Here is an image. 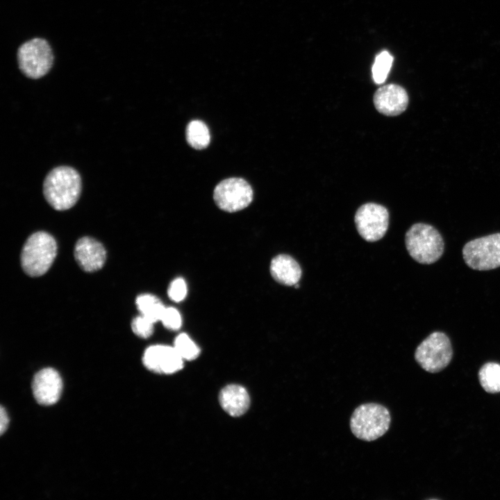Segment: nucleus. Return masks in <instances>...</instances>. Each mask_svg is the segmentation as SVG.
Here are the masks:
<instances>
[{"instance_id":"6ab92c4d","label":"nucleus","mask_w":500,"mask_h":500,"mask_svg":"<svg viewBox=\"0 0 500 500\" xmlns=\"http://www.w3.org/2000/svg\"><path fill=\"white\" fill-rule=\"evenodd\" d=\"M393 62L392 56L387 51L378 53L372 67V78L376 84L384 83Z\"/></svg>"},{"instance_id":"9d476101","label":"nucleus","mask_w":500,"mask_h":500,"mask_svg":"<svg viewBox=\"0 0 500 500\" xmlns=\"http://www.w3.org/2000/svg\"><path fill=\"white\" fill-rule=\"evenodd\" d=\"M146 368L155 373L170 374L183 368V359L174 347L152 345L149 347L142 356Z\"/></svg>"},{"instance_id":"4468645a","label":"nucleus","mask_w":500,"mask_h":500,"mask_svg":"<svg viewBox=\"0 0 500 500\" xmlns=\"http://www.w3.org/2000/svg\"><path fill=\"white\" fill-rule=\"evenodd\" d=\"M269 269L276 282L287 286L298 283L302 273L299 263L286 254L275 256L271 261Z\"/></svg>"},{"instance_id":"f3484780","label":"nucleus","mask_w":500,"mask_h":500,"mask_svg":"<svg viewBox=\"0 0 500 500\" xmlns=\"http://www.w3.org/2000/svg\"><path fill=\"white\" fill-rule=\"evenodd\" d=\"M185 135L188 144L196 149H205L210 141L208 128L200 120L191 121L187 126Z\"/></svg>"},{"instance_id":"4be33fe9","label":"nucleus","mask_w":500,"mask_h":500,"mask_svg":"<svg viewBox=\"0 0 500 500\" xmlns=\"http://www.w3.org/2000/svg\"><path fill=\"white\" fill-rule=\"evenodd\" d=\"M160 321L166 328L171 331H177L182 325L180 312L172 307L165 308Z\"/></svg>"},{"instance_id":"dca6fc26","label":"nucleus","mask_w":500,"mask_h":500,"mask_svg":"<svg viewBox=\"0 0 500 500\" xmlns=\"http://www.w3.org/2000/svg\"><path fill=\"white\" fill-rule=\"evenodd\" d=\"M135 303L140 315L153 323L160 321L166 308L158 297L151 294L139 295L136 298Z\"/></svg>"},{"instance_id":"423d86ee","label":"nucleus","mask_w":500,"mask_h":500,"mask_svg":"<svg viewBox=\"0 0 500 500\" xmlns=\"http://www.w3.org/2000/svg\"><path fill=\"white\" fill-rule=\"evenodd\" d=\"M453 349L449 337L443 332L431 333L417 347L415 358L422 369L430 373L444 369L451 362Z\"/></svg>"},{"instance_id":"7ed1b4c3","label":"nucleus","mask_w":500,"mask_h":500,"mask_svg":"<svg viewBox=\"0 0 500 500\" xmlns=\"http://www.w3.org/2000/svg\"><path fill=\"white\" fill-rule=\"evenodd\" d=\"M57 254L54 238L44 231L32 234L25 242L21 255L24 271L31 276H40L51 267Z\"/></svg>"},{"instance_id":"f8f14e48","label":"nucleus","mask_w":500,"mask_h":500,"mask_svg":"<svg viewBox=\"0 0 500 500\" xmlns=\"http://www.w3.org/2000/svg\"><path fill=\"white\" fill-rule=\"evenodd\" d=\"M62 381L58 372L53 368L39 371L32 383L33 396L37 402L43 406L55 404L60 399Z\"/></svg>"},{"instance_id":"f257e3e1","label":"nucleus","mask_w":500,"mask_h":500,"mask_svg":"<svg viewBox=\"0 0 500 500\" xmlns=\"http://www.w3.org/2000/svg\"><path fill=\"white\" fill-rule=\"evenodd\" d=\"M81 178L73 167L59 166L46 176L43 193L47 201L57 210H65L77 202L81 192Z\"/></svg>"},{"instance_id":"1a4fd4ad","label":"nucleus","mask_w":500,"mask_h":500,"mask_svg":"<svg viewBox=\"0 0 500 500\" xmlns=\"http://www.w3.org/2000/svg\"><path fill=\"white\" fill-rule=\"evenodd\" d=\"M359 235L367 242H376L385 234L389 224V213L386 208L367 203L358 208L354 217Z\"/></svg>"},{"instance_id":"a211bd4d","label":"nucleus","mask_w":500,"mask_h":500,"mask_svg":"<svg viewBox=\"0 0 500 500\" xmlns=\"http://www.w3.org/2000/svg\"><path fill=\"white\" fill-rule=\"evenodd\" d=\"M478 379L487 392H500V364L490 362L483 365L478 372Z\"/></svg>"},{"instance_id":"5701e85b","label":"nucleus","mask_w":500,"mask_h":500,"mask_svg":"<svg viewBox=\"0 0 500 500\" xmlns=\"http://www.w3.org/2000/svg\"><path fill=\"white\" fill-rule=\"evenodd\" d=\"M167 294L169 299L175 302L183 301L187 295V285L183 278H177L169 285Z\"/></svg>"},{"instance_id":"b1692460","label":"nucleus","mask_w":500,"mask_h":500,"mask_svg":"<svg viewBox=\"0 0 500 500\" xmlns=\"http://www.w3.org/2000/svg\"><path fill=\"white\" fill-rule=\"evenodd\" d=\"M9 424V418L5 408L1 406L0 409V433L1 435L6 431Z\"/></svg>"},{"instance_id":"f03ea898","label":"nucleus","mask_w":500,"mask_h":500,"mask_svg":"<svg viewBox=\"0 0 500 500\" xmlns=\"http://www.w3.org/2000/svg\"><path fill=\"white\" fill-rule=\"evenodd\" d=\"M405 243L411 258L421 264L434 263L444 253L442 236L428 224L416 223L411 226L406 233Z\"/></svg>"},{"instance_id":"39448f33","label":"nucleus","mask_w":500,"mask_h":500,"mask_svg":"<svg viewBox=\"0 0 500 500\" xmlns=\"http://www.w3.org/2000/svg\"><path fill=\"white\" fill-rule=\"evenodd\" d=\"M17 62L19 69L26 76L37 79L50 71L53 63V54L46 40L36 38L19 47Z\"/></svg>"},{"instance_id":"aec40b11","label":"nucleus","mask_w":500,"mask_h":500,"mask_svg":"<svg viewBox=\"0 0 500 500\" xmlns=\"http://www.w3.org/2000/svg\"><path fill=\"white\" fill-rule=\"evenodd\" d=\"M174 347L183 360H194L200 353L199 347L188 335L184 333L176 336Z\"/></svg>"},{"instance_id":"0eeeda50","label":"nucleus","mask_w":500,"mask_h":500,"mask_svg":"<svg viewBox=\"0 0 500 500\" xmlns=\"http://www.w3.org/2000/svg\"><path fill=\"white\" fill-rule=\"evenodd\" d=\"M462 257L472 269L486 271L500 267V233L469 241L462 248Z\"/></svg>"},{"instance_id":"2eb2a0df","label":"nucleus","mask_w":500,"mask_h":500,"mask_svg":"<svg viewBox=\"0 0 500 500\" xmlns=\"http://www.w3.org/2000/svg\"><path fill=\"white\" fill-rule=\"evenodd\" d=\"M219 400L222 408L230 415L239 417L248 410L250 398L245 388L238 385H228L220 392Z\"/></svg>"},{"instance_id":"6e6552de","label":"nucleus","mask_w":500,"mask_h":500,"mask_svg":"<svg viewBox=\"0 0 500 500\" xmlns=\"http://www.w3.org/2000/svg\"><path fill=\"white\" fill-rule=\"evenodd\" d=\"M213 199L222 210L233 212L247 207L253 199V190L247 181L241 178H229L215 188Z\"/></svg>"},{"instance_id":"ddd939ff","label":"nucleus","mask_w":500,"mask_h":500,"mask_svg":"<svg viewBox=\"0 0 500 500\" xmlns=\"http://www.w3.org/2000/svg\"><path fill=\"white\" fill-rule=\"evenodd\" d=\"M74 256L78 265L85 272H92L100 269L106 258L103 246L90 237L79 239L74 248Z\"/></svg>"},{"instance_id":"412c9836","label":"nucleus","mask_w":500,"mask_h":500,"mask_svg":"<svg viewBox=\"0 0 500 500\" xmlns=\"http://www.w3.org/2000/svg\"><path fill=\"white\" fill-rule=\"evenodd\" d=\"M153 323L140 315L135 317L131 323L133 333L142 338H147L153 333Z\"/></svg>"},{"instance_id":"20e7f679","label":"nucleus","mask_w":500,"mask_h":500,"mask_svg":"<svg viewBox=\"0 0 500 500\" xmlns=\"http://www.w3.org/2000/svg\"><path fill=\"white\" fill-rule=\"evenodd\" d=\"M391 417L388 409L378 403L359 406L350 419V428L358 439L371 442L383 436L389 429Z\"/></svg>"},{"instance_id":"9b49d317","label":"nucleus","mask_w":500,"mask_h":500,"mask_svg":"<svg viewBox=\"0 0 500 500\" xmlns=\"http://www.w3.org/2000/svg\"><path fill=\"white\" fill-rule=\"evenodd\" d=\"M373 101L376 109L387 116H396L408 107L409 98L406 90L395 83L384 85L374 92Z\"/></svg>"}]
</instances>
